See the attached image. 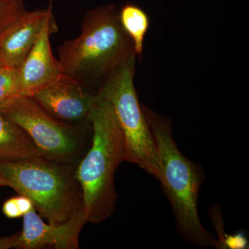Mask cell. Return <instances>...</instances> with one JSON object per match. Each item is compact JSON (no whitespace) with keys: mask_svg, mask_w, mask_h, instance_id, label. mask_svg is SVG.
<instances>
[{"mask_svg":"<svg viewBox=\"0 0 249 249\" xmlns=\"http://www.w3.org/2000/svg\"><path fill=\"white\" fill-rule=\"evenodd\" d=\"M121 25L133 43L134 53L142 57L145 36L148 31L150 20L145 11L137 5L128 4L119 11Z\"/></svg>","mask_w":249,"mask_h":249,"instance_id":"12","label":"cell"},{"mask_svg":"<svg viewBox=\"0 0 249 249\" xmlns=\"http://www.w3.org/2000/svg\"><path fill=\"white\" fill-rule=\"evenodd\" d=\"M22 231L19 232L17 249H79V235L88 222L85 212L73 216L61 224H46L36 209L24 214Z\"/></svg>","mask_w":249,"mask_h":249,"instance_id":"9","label":"cell"},{"mask_svg":"<svg viewBox=\"0 0 249 249\" xmlns=\"http://www.w3.org/2000/svg\"><path fill=\"white\" fill-rule=\"evenodd\" d=\"M53 1L50 0L47 9L27 11L18 25L0 42V55L5 66L18 69L22 65L53 11Z\"/></svg>","mask_w":249,"mask_h":249,"instance_id":"10","label":"cell"},{"mask_svg":"<svg viewBox=\"0 0 249 249\" xmlns=\"http://www.w3.org/2000/svg\"><path fill=\"white\" fill-rule=\"evenodd\" d=\"M56 31L52 11L46 19L35 45L18 68L19 96L31 97L63 74L58 60L54 58L50 44V36Z\"/></svg>","mask_w":249,"mask_h":249,"instance_id":"8","label":"cell"},{"mask_svg":"<svg viewBox=\"0 0 249 249\" xmlns=\"http://www.w3.org/2000/svg\"><path fill=\"white\" fill-rule=\"evenodd\" d=\"M88 121L92 129L91 145L75 175L81 188L87 221L98 224L110 217L115 209L114 177L125 160V143L115 111L99 91Z\"/></svg>","mask_w":249,"mask_h":249,"instance_id":"1","label":"cell"},{"mask_svg":"<svg viewBox=\"0 0 249 249\" xmlns=\"http://www.w3.org/2000/svg\"><path fill=\"white\" fill-rule=\"evenodd\" d=\"M4 66H5L4 62H3L2 59L1 58V55H0V68Z\"/></svg>","mask_w":249,"mask_h":249,"instance_id":"20","label":"cell"},{"mask_svg":"<svg viewBox=\"0 0 249 249\" xmlns=\"http://www.w3.org/2000/svg\"><path fill=\"white\" fill-rule=\"evenodd\" d=\"M18 69L4 66L0 68V106L15 96H19Z\"/></svg>","mask_w":249,"mask_h":249,"instance_id":"14","label":"cell"},{"mask_svg":"<svg viewBox=\"0 0 249 249\" xmlns=\"http://www.w3.org/2000/svg\"><path fill=\"white\" fill-rule=\"evenodd\" d=\"M2 212L9 219H17L23 216L15 197L5 201L2 206Z\"/></svg>","mask_w":249,"mask_h":249,"instance_id":"16","label":"cell"},{"mask_svg":"<svg viewBox=\"0 0 249 249\" xmlns=\"http://www.w3.org/2000/svg\"><path fill=\"white\" fill-rule=\"evenodd\" d=\"M27 12L24 0H0V42Z\"/></svg>","mask_w":249,"mask_h":249,"instance_id":"13","label":"cell"},{"mask_svg":"<svg viewBox=\"0 0 249 249\" xmlns=\"http://www.w3.org/2000/svg\"><path fill=\"white\" fill-rule=\"evenodd\" d=\"M15 198L23 216L28 213L31 210L35 209L32 201L27 196L18 195V196H15Z\"/></svg>","mask_w":249,"mask_h":249,"instance_id":"17","label":"cell"},{"mask_svg":"<svg viewBox=\"0 0 249 249\" xmlns=\"http://www.w3.org/2000/svg\"><path fill=\"white\" fill-rule=\"evenodd\" d=\"M160 159L161 179L180 235L201 248L215 247L217 240L204 229L198 214V196L204 180L202 168L178 150L169 119L142 106Z\"/></svg>","mask_w":249,"mask_h":249,"instance_id":"3","label":"cell"},{"mask_svg":"<svg viewBox=\"0 0 249 249\" xmlns=\"http://www.w3.org/2000/svg\"><path fill=\"white\" fill-rule=\"evenodd\" d=\"M96 93L71 77L62 74L31 97L55 119L77 122L88 121Z\"/></svg>","mask_w":249,"mask_h":249,"instance_id":"7","label":"cell"},{"mask_svg":"<svg viewBox=\"0 0 249 249\" xmlns=\"http://www.w3.org/2000/svg\"><path fill=\"white\" fill-rule=\"evenodd\" d=\"M134 55L133 43L121 25L119 11L109 4L86 13L80 35L59 47L58 61L63 74L91 90L101 87Z\"/></svg>","mask_w":249,"mask_h":249,"instance_id":"2","label":"cell"},{"mask_svg":"<svg viewBox=\"0 0 249 249\" xmlns=\"http://www.w3.org/2000/svg\"><path fill=\"white\" fill-rule=\"evenodd\" d=\"M71 162L46 156L0 158V175L19 196L29 198L41 217L61 224L84 211L83 194Z\"/></svg>","mask_w":249,"mask_h":249,"instance_id":"4","label":"cell"},{"mask_svg":"<svg viewBox=\"0 0 249 249\" xmlns=\"http://www.w3.org/2000/svg\"><path fill=\"white\" fill-rule=\"evenodd\" d=\"M0 112L21 127L46 157L71 162L78 153L74 126L55 119L30 96L11 98L0 106Z\"/></svg>","mask_w":249,"mask_h":249,"instance_id":"6","label":"cell"},{"mask_svg":"<svg viewBox=\"0 0 249 249\" xmlns=\"http://www.w3.org/2000/svg\"><path fill=\"white\" fill-rule=\"evenodd\" d=\"M19 232L0 239V249H17Z\"/></svg>","mask_w":249,"mask_h":249,"instance_id":"18","label":"cell"},{"mask_svg":"<svg viewBox=\"0 0 249 249\" xmlns=\"http://www.w3.org/2000/svg\"><path fill=\"white\" fill-rule=\"evenodd\" d=\"M223 249H249V240L243 231L236 232L232 235L224 234L223 239Z\"/></svg>","mask_w":249,"mask_h":249,"instance_id":"15","label":"cell"},{"mask_svg":"<svg viewBox=\"0 0 249 249\" xmlns=\"http://www.w3.org/2000/svg\"><path fill=\"white\" fill-rule=\"evenodd\" d=\"M1 186H7L9 187V183L6 181V179L1 175H0V187Z\"/></svg>","mask_w":249,"mask_h":249,"instance_id":"19","label":"cell"},{"mask_svg":"<svg viewBox=\"0 0 249 249\" xmlns=\"http://www.w3.org/2000/svg\"><path fill=\"white\" fill-rule=\"evenodd\" d=\"M136 55L131 56L103 81L102 93L115 111L125 143V161L138 165L160 181L161 169L151 131L134 84Z\"/></svg>","mask_w":249,"mask_h":249,"instance_id":"5","label":"cell"},{"mask_svg":"<svg viewBox=\"0 0 249 249\" xmlns=\"http://www.w3.org/2000/svg\"><path fill=\"white\" fill-rule=\"evenodd\" d=\"M45 156L21 127L0 112V158L19 160Z\"/></svg>","mask_w":249,"mask_h":249,"instance_id":"11","label":"cell"}]
</instances>
